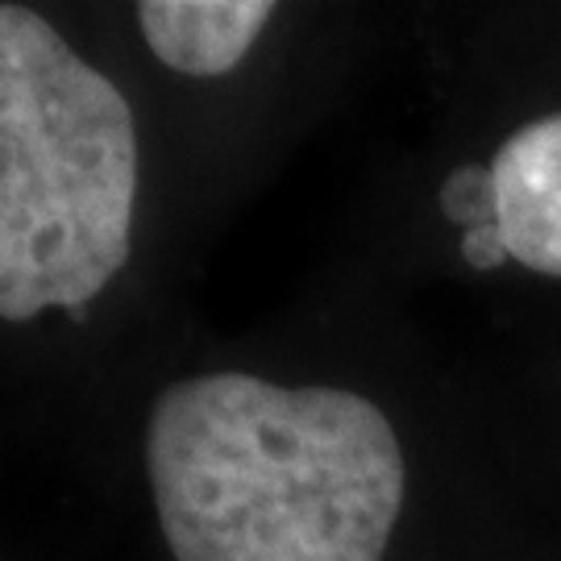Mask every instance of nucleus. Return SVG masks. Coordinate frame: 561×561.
<instances>
[{"instance_id":"obj_1","label":"nucleus","mask_w":561,"mask_h":561,"mask_svg":"<svg viewBox=\"0 0 561 561\" xmlns=\"http://www.w3.org/2000/svg\"><path fill=\"white\" fill-rule=\"evenodd\" d=\"M146 470L175 561H382L408 482L370 400L254 375L171 382Z\"/></svg>"},{"instance_id":"obj_2","label":"nucleus","mask_w":561,"mask_h":561,"mask_svg":"<svg viewBox=\"0 0 561 561\" xmlns=\"http://www.w3.org/2000/svg\"><path fill=\"white\" fill-rule=\"evenodd\" d=\"M129 101L25 4H0V321L96 300L129 259Z\"/></svg>"},{"instance_id":"obj_3","label":"nucleus","mask_w":561,"mask_h":561,"mask_svg":"<svg viewBox=\"0 0 561 561\" xmlns=\"http://www.w3.org/2000/svg\"><path fill=\"white\" fill-rule=\"evenodd\" d=\"M512 262L561 279V113L520 125L491 162Z\"/></svg>"},{"instance_id":"obj_4","label":"nucleus","mask_w":561,"mask_h":561,"mask_svg":"<svg viewBox=\"0 0 561 561\" xmlns=\"http://www.w3.org/2000/svg\"><path fill=\"white\" fill-rule=\"evenodd\" d=\"M275 4L266 0H146L138 25L154 59L180 76L213 80L233 71L259 42Z\"/></svg>"},{"instance_id":"obj_5","label":"nucleus","mask_w":561,"mask_h":561,"mask_svg":"<svg viewBox=\"0 0 561 561\" xmlns=\"http://www.w3.org/2000/svg\"><path fill=\"white\" fill-rule=\"evenodd\" d=\"M442 213L461 233L482 229V225H500V192H495V175L491 167L466 162L449 180L442 183Z\"/></svg>"},{"instance_id":"obj_6","label":"nucleus","mask_w":561,"mask_h":561,"mask_svg":"<svg viewBox=\"0 0 561 561\" xmlns=\"http://www.w3.org/2000/svg\"><path fill=\"white\" fill-rule=\"evenodd\" d=\"M461 262L470 271H482V275H491V271H500L503 262H512V250L503 241L500 225H482V229L461 233Z\"/></svg>"}]
</instances>
